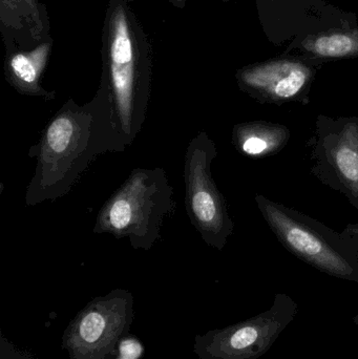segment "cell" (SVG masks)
Wrapping results in <instances>:
<instances>
[{
	"label": "cell",
	"mask_w": 358,
	"mask_h": 359,
	"mask_svg": "<svg viewBox=\"0 0 358 359\" xmlns=\"http://www.w3.org/2000/svg\"><path fill=\"white\" fill-rule=\"evenodd\" d=\"M126 147L111 92L83 107L65 103L35 147L37 166L27 188V204L61 198L98 156Z\"/></svg>",
	"instance_id": "cell-1"
},
{
	"label": "cell",
	"mask_w": 358,
	"mask_h": 359,
	"mask_svg": "<svg viewBox=\"0 0 358 359\" xmlns=\"http://www.w3.org/2000/svg\"><path fill=\"white\" fill-rule=\"evenodd\" d=\"M256 201L265 221L290 252L329 276L358 283V226L338 233L265 196H256Z\"/></svg>",
	"instance_id": "cell-2"
},
{
	"label": "cell",
	"mask_w": 358,
	"mask_h": 359,
	"mask_svg": "<svg viewBox=\"0 0 358 359\" xmlns=\"http://www.w3.org/2000/svg\"><path fill=\"white\" fill-rule=\"evenodd\" d=\"M172 206V188L163 170H134L100 211L95 231L128 238L134 248L149 249Z\"/></svg>",
	"instance_id": "cell-3"
},
{
	"label": "cell",
	"mask_w": 358,
	"mask_h": 359,
	"mask_svg": "<svg viewBox=\"0 0 358 359\" xmlns=\"http://www.w3.org/2000/svg\"><path fill=\"white\" fill-rule=\"evenodd\" d=\"M134 297L115 289L92 299L67 325L61 347L69 359H116L135 320Z\"/></svg>",
	"instance_id": "cell-4"
},
{
	"label": "cell",
	"mask_w": 358,
	"mask_h": 359,
	"mask_svg": "<svg viewBox=\"0 0 358 359\" xmlns=\"http://www.w3.org/2000/svg\"><path fill=\"white\" fill-rule=\"evenodd\" d=\"M298 313L296 302L285 293H279L266 311L197 335L193 353L200 359H259L271 349Z\"/></svg>",
	"instance_id": "cell-5"
},
{
	"label": "cell",
	"mask_w": 358,
	"mask_h": 359,
	"mask_svg": "<svg viewBox=\"0 0 358 359\" xmlns=\"http://www.w3.org/2000/svg\"><path fill=\"white\" fill-rule=\"evenodd\" d=\"M216 155L214 143L204 133L191 141L185 166L186 204L191 221L206 243L222 249L233 233V225L212 177L210 168Z\"/></svg>",
	"instance_id": "cell-6"
},
{
	"label": "cell",
	"mask_w": 358,
	"mask_h": 359,
	"mask_svg": "<svg viewBox=\"0 0 358 359\" xmlns=\"http://www.w3.org/2000/svg\"><path fill=\"white\" fill-rule=\"evenodd\" d=\"M132 33L124 8L113 13L109 31V90L116 117L126 144H132L142 128L147 96L138 81Z\"/></svg>",
	"instance_id": "cell-7"
},
{
	"label": "cell",
	"mask_w": 358,
	"mask_h": 359,
	"mask_svg": "<svg viewBox=\"0 0 358 359\" xmlns=\"http://www.w3.org/2000/svg\"><path fill=\"white\" fill-rule=\"evenodd\" d=\"M310 144L313 172L358 209V119L319 116Z\"/></svg>",
	"instance_id": "cell-8"
},
{
	"label": "cell",
	"mask_w": 358,
	"mask_h": 359,
	"mask_svg": "<svg viewBox=\"0 0 358 359\" xmlns=\"http://www.w3.org/2000/svg\"><path fill=\"white\" fill-rule=\"evenodd\" d=\"M256 4L263 32L275 46L334 27H358L354 13L345 12L328 0H256Z\"/></svg>",
	"instance_id": "cell-9"
},
{
	"label": "cell",
	"mask_w": 358,
	"mask_h": 359,
	"mask_svg": "<svg viewBox=\"0 0 358 359\" xmlns=\"http://www.w3.org/2000/svg\"><path fill=\"white\" fill-rule=\"evenodd\" d=\"M321 63L302 55H282L239 69L240 88L262 102L283 103L308 95Z\"/></svg>",
	"instance_id": "cell-10"
},
{
	"label": "cell",
	"mask_w": 358,
	"mask_h": 359,
	"mask_svg": "<svg viewBox=\"0 0 358 359\" xmlns=\"http://www.w3.org/2000/svg\"><path fill=\"white\" fill-rule=\"evenodd\" d=\"M294 50L321 65L358 58V27H334L294 39L283 54H291Z\"/></svg>",
	"instance_id": "cell-11"
},
{
	"label": "cell",
	"mask_w": 358,
	"mask_h": 359,
	"mask_svg": "<svg viewBox=\"0 0 358 359\" xmlns=\"http://www.w3.org/2000/svg\"><path fill=\"white\" fill-rule=\"evenodd\" d=\"M50 52V43L46 42L32 52L18 53L11 58L8 71L16 88L29 94H41L38 82Z\"/></svg>",
	"instance_id": "cell-12"
},
{
	"label": "cell",
	"mask_w": 358,
	"mask_h": 359,
	"mask_svg": "<svg viewBox=\"0 0 358 359\" xmlns=\"http://www.w3.org/2000/svg\"><path fill=\"white\" fill-rule=\"evenodd\" d=\"M235 133L242 151L249 156L273 153L281 149L289 137L286 128L267 123L245 124Z\"/></svg>",
	"instance_id": "cell-13"
},
{
	"label": "cell",
	"mask_w": 358,
	"mask_h": 359,
	"mask_svg": "<svg viewBox=\"0 0 358 359\" xmlns=\"http://www.w3.org/2000/svg\"><path fill=\"white\" fill-rule=\"evenodd\" d=\"M0 20L6 29H27L36 40L43 37L46 25L37 0H0Z\"/></svg>",
	"instance_id": "cell-14"
},
{
	"label": "cell",
	"mask_w": 358,
	"mask_h": 359,
	"mask_svg": "<svg viewBox=\"0 0 358 359\" xmlns=\"http://www.w3.org/2000/svg\"><path fill=\"white\" fill-rule=\"evenodd\" d=\"M352 320L353 323H354V324L357 325V326H358V314L357 316H353Z\"/></svg>",
	"instance_id": "cell-15"
},
{
	"label": "cell",
	"mask_w": 358,
	"mask_h": 359,
	"mask_svg": "<svg viewBox=\"0 0 358 359\" xmlns=\"http://www.w3.org/2000/svg\"><path fill=\"white\" fill-rule=\"evenodd\" d=\"M180 1H184V0H176V4H177V2H180ZM224 1H229V0H224Z\"/></svg>",
	"instance_id": "cell-16"
}]
</instances>
